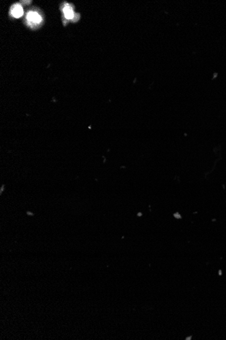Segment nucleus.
I'll return each mask as SVG.
<instances>
[{"mask_svg": "<svg viewBox=\"0 0 226 340\" xmlns=\"http://www.w3.org/2000/svg\"><path fill=\"white\" fill-rule=\"evenodd\" d=\"M11 13L12 16H14V17L19 18L20 17V16H22L23 14V8L20 5H15L12 7Z\"/></svg>", "mask_w": 226, "mask_h": 340, "instance_id": "f257e3e1", "label": "nucleus"}, {"mask_svg": "<svg viewBox=\"0 0 226 340\" xmlns=\"http://www.w3.org/2000/svg\"><path fill=\"white\" fill-rule=\"evenodd\" d=\"M27 19L31 22L39 23L41 21V17L37 13V12H30L27 14Z\"/></svg>", "mask_w": 226, "mask_h": 340, "instance_id": "f03ea898", "label": "nucleus"}, {"mask_svg": "<svg viewBox=\"0 0 226 340\" xmlns=\"http://www.w3.org/2000/svg\"><path fill=\"white\" fill-rule=\"evenodd\" d=\"M63 11H64V16L67 19H72L74 17V13H73L72 9L70 8V7H69V6L65 7L64 8Z\"/></svg>", "mask_w": 226, "mask_h": 340, "instance_id": "7ed1b4c3", "label": "nucleus"}]
</instances>
